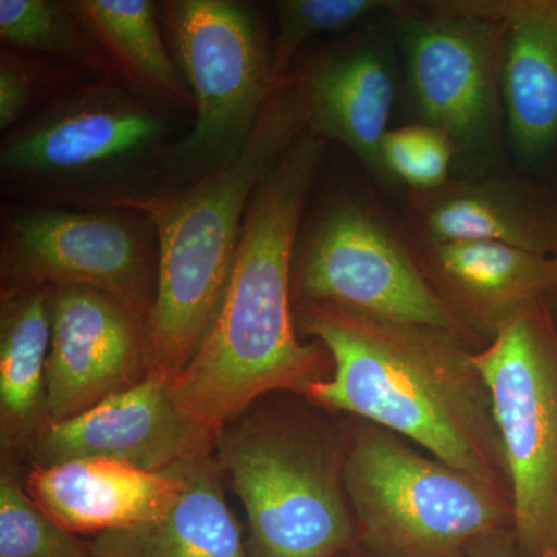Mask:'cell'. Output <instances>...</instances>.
I'll return each instance as SVG.
<instances>
[{
    "label": "cell",
    "mask_w": 557,
    "mask_h": 557,
    "mask_svg": "<svg viewBox=\"0 0 557 557\" xmlns=\"http://www.w3.org/2000/svg\"><path fill=\"white\" fill-rule=\"evenodd\" d=\"M327 141L306 132L249 200L214 322L171 380L178 408L219 434L260 395L309 384L324 346L302 344L293 314V259Z\"/></svg>",
    "instance_id": "1"
},
{
    "label": "cell",
    "mask_w": 557,
    "mask_h": 557,
    "mask_svg": "<svg viewBox=\"0 0 557 557\" xmlns=\"http://www.w3.org/2000/svg\"><path fill=\"white\" fill-rule=\"evenodd\" d=\"M299 327L335 372L304 391L327 408L369 418L431 450L446 467L490 482L485 416L469 355L454 336L319 302H296Z\"/></svg>",
    "instance_id": "2"
},
{
    "label": "cell",
    "mask_w": 557,
    "mask_h": 557,
    "mask_svg": "<svg viewBox=\"0 0 557 557\" xmlns=\"http://www.w3.org/2000/svg\"><path fill=\"white\" fill-rule=\"evenodd\" d=\"M306 132L302 94L288 75L271 94L236 159L124 207L149 215L159 237L149 372L174 380L200 347L228 287L249 200Z\"/></svg>",
    "instance_id": "3"
},
{
    "label": "cell",
    "mask_w": 557,
    "mask_h": 557,
    "mask_svg": "<svg viewBox=\"0 0 557 557\" xmlns=\"http://www.w3.org/2000/svg\"><path fill=\"white\" fill-rule=\"evenodd\" d=\"M182 113L90 79L3 134V196L24 207L116 209L166 188Z\"/></svg>",
    "instance_id": "4"
},
{
    "label": "cell",
    "mask_w": 557,
    "mask_h": 557,
    "mask_svg": "<svg viewBox=\"0 0 557 557\" xmlns=\"http://www.w3.org/2000/svg\"><path fill=\"white\" fill-rule=\"evenodd\" d=\"M387 20L417 123L453 139V175L507 168L504 0H398Z\"/></svg>",
    "instance_id": "5"
},
{
    "label": "cell",
    "mask_w": 557,
    "mask_h": 557,
    "mask_svg": "<svg viewBox=\"0 0 557 557\" xmlns=\"http://www.w3.org/2000/svg\"><path fill=\"white\" fill-rule=\"evenodd\" d=\"M293 299L456 335L461 321L429 281L405 220L361 190H338L306 214Z\"/></svg>",
    "instance_id": "6"
},
{
    "label": "cell",
    "mask_w": 557,
    "mask_h": 557,
    "mask_svg": "<svg viewBox=\"0 0 557 557\" xmlns=\"http://www.w3.org/2000/svg\"><path fill=\"white\" fill-rule=\"evenodd\" d=\"M512 483L519 557H557V322L547 295L509 311L469 355Z\"/></svg>",
    "instance_id": "7"
},
{
    "label": "cell",
    "mask_w": 557,
    "mask_h": 557,
    "mask_svg": "<svg viewBox=\"0 0 557 557\" xmlns=\"http://www.w3.org/2000/svg\"><path fill=\"white\" fill-rule=\"evenodd\" d=\"M159 5L161 25L196 101L193 129L168 161L166 188H172L236 159L276 86L269 33L247 3L170 0Z\"/></svg>",
    "instance_id": "8"
},
{
    "label": "cell",
    "mask_w": 557,
    "mask_h": 557,
    "mask_svg": "<svg viewBox=\"0 0 557 557\" xmlns=\"http://www.w3.org/2000/svg\"><path fill=\"white\" fill-rule=\"evenodd\" d=\"M3 296L47 287L108 293L150 322L159 282V237L137 209L3 205Z\"/></svg>",
    "instance_id": "9"
},
{
    "label": "cell",
    "mask_w": 557,
    "mask_h": 557,
    "mask_svg": "<svg viewBox=\"0 0 557 557\" xmlns=\"http://www.w3.org/2000/svg\"><path fill=\"white\" fill-rule=\"evenodd\" d=\"M346 482L366 537L391 557H456L504 516L487 483L384 438L357 443Z\"/></svg>",
    "instance_id": "10"
},
{
    "label": "cell",
    "mask_w": 557,
    "mask_h": 557,
    "mask_svg": "<svg viewBox=\"0 0 557 557\" xmlns=\"http://www.w3.org/2000/svg\"><path fill=\"white\" fill-rule=\"evenodd\" d=\"M260 557H333L351 539L350 519L332 469L317 450L262 421L220 438Z\"/></svg>",
    "instance_id": "11"
},
{
    "label": "cell",
    "mask_w": 557,
    "mask_h": 557,
    "mask_svg": "<svg viewBox=\"0 0 557 557\" xmlns=\"http://www.w3.org/2000/svg\"><path fill=\"white\" fill-rule=\"evenodd\" d=\"M289 75L299 84L307 132L346 146L370 177L395 189L381 157L392 112L401 89L394 33L355 30L299 54Z\"/></svg>",
    "instance_id": "12"
},
{
    "label": "cell",
    "mask_w": 557,
    "mask_h": 557,
    "mask_svg": "<svg viewBox=\"0 0 557 557\" xmlns=\"http://www.w3.org/2000/svg\"><path fill=\"white\" fill-rule=\"evenodd\" d=\"M50 311L42 406L49 423L134 386L143 366H150L149 321L108 293L50 287Z\"/></svg>",
    "instance_id": "13"
},
{
    "label": "cell",
    "mask_w": 557,
    "mask_h": 557,
    "mask_svg": "<svg viewBox=\"0 0 557 557\" xmlns=\"http://www.w3.org/2000/svg\"><path fill=\"white\" fill-rule=\"evenodd\" d=\"M218 437L178 408L170 379L148 372L78 416L47 424L35 448L42 465L109 458L161 472L208 457Z\"/></svg>",
    "instance_id": "14"
},
{
    "label": "cell",
    "mask_w": 557,
    "mask_h": 557,
    "mask_svg": "<svg viewBox=\"0 0 557 557\" xmlns=\"http://www.w3.org/2000/svg\"><path fill=\"white\" fill-rule=\"evenodd\" d=\"M417 239L487 240L557 258V180L504 170L453 175L440 188L406 194Z\"/></svg>",
    "instance_id": "15"
},
{
    "label": "cell",
    "mask_w": 557,
    "mask_h": 557,
    "mask_svg": "<svg viewBox=\"0 0 557 557\" xmlns=\"http://www.w3.org/2000/svg\"><path fill=\"white\" fill-rule=\"evenodd\" d=\"M183 485L182 465L152 472L109 458L39 465L27 479L28 494L51 519L95 536L160 518Z\"/></svg>",
    "instance_id": "16"
},
{
    "label": "cell",
    "mask_w": 557,
    "mask_h": 557,
    "mask_svg": "<svg viewBox=\"0 0 557 557\" xmlns=\"http://www.w3.org/2000/svg\"><path fill=\"white\" fill-rule=\"evenodd\" d=\"M507 141L534 168L557 156V0H504Z\"/></svg>",
    "instance_id": "17"
},
{
    "label": "cell",
    "mask_w": 557,
    "mask_h": 557,
    "mask_svg": "<svg viewBox=\"0 0 557 557\" xmlns=\"http://www.w3.org/2000/svg\"><path fill=\"white\" fill-rule=\"evenodd\" d=\"M211 457L182 465V493L160 518L106 531L91 557H249Z\"/></svg>",
    "instance_id": "18"
},
{
    "label": "cell",
    "mask_w": 557,
    "mask_h": 557,
    "mask_svg": "<svg viewBox=\"0 0 557 557\" xmlns=\"http://www.w3.org/2000/svg\"><path fill=\"white\" fill-rule=\"evenodd\" d=\"M413 236V234H412ZM416 247L442 299L454 298L496 330L509 311L557 284V258L487 240L429 242Z\"/></svg>",
    "instance_id": "19"
},
{
    "label": "cell",
    "mask_w": 557,
    "mask_h": 557,
    "mask_svg": "<svg viewBox=\"0 0 557 557\" xmlns=\"http://www.w3.org/2000/svg\"><path fill=\"white\" fill-rule=\"evenodd\" d=\"M108 62L110 75L132 94L180 113L196 101L168 51L159 3L149 0H67Z\"/></svg>",
    "instance_id": "20"
},
{
    "label": "cell",
    "mask_w": 557,
    "mask_h": 557,
    "mask_svg": "<svg viewBox=\"0 0 557 557\" xmlns=\"http://www.w3.org/2000/svg\"><path fill=\"white\" fill-rule=\"evenodd\" d=\"M50 341V287L3 300L0 399L14 420H25L44 406Z\"/></svg>",
    "instance_id": "21"
},
{
    "label": "cell",
    "mask_w": 557,
    "mask_h": 557,
    "mask_svg": "<svg viewBox=\"0 0 557 557\" xmlns=\"http://www.w3.org/2000/svg\"><path fill=\"white\" fill-rule=\"evenodd\" d=\"M0 40L3 47L81 70L91 78L113 79L67 0H0Z\"/></svg>",
    "instance_id": "22"
},
{
    "label": "cell",
    "mask_w": 557,
    "mask_h": 557,
    "mask_svg": "<svg viewBox=\"0 0 557 557\" xmlns=\"http://www.w3.org/2000/svg\"><path fill=\"white\" fill-rule=\"evenodd\" d=\"M398 0H278L273 3L276 35L271 40V72L278 86L307 44L322 35L346 33L386 16Z\"/></svg>",
    "instance_id": "23"
},
{
    "label": "cell",
    "mask_w": 557,
    "mask_h": 557,
    "mask_svg": "<svg viewBox=\"0 0 557 557\" xmlns=\"http://www.w3.org/2000/svg\"><path fill=\"white\" fill-rule=\"evenodd\" d=\"M0 557H91L81 541L50 518L9 475L0 482Z\"/></svg>",
    "instance_id": "24"
},
{
    "label": "cell",
    "mask_w": 557,
    "mask_h": 557,
    "mask_svg": "<svg viewBox=\"0 0 557 557\" xmlns=\"http://www.w3.org/2000/svg\"><path fill=\"white\" fill-rule=\"evenodd\" d=\"M90 79L95 78L81 70L0 47V131L5 134L36 110Z\"/></svg>",
    "instance_id": "25"
},
{
    "label": "cell",
    "mask_w": 557,
    "mask_h": 557,
    "mask_svg": "<svg viewBox=\"0 0 557 557\" xmlns=\"http://www.w3.org/2000/svg\"><path fill=\"white\" fill-rule=\"evenodd\" d=\"M381 157L395 189L428 193L446 182L456 168V148L445 131L410 123L387 132Z\"/></svg>",
    "instance_id": "26"
},
{
    "label": "cell",
    "mask_w": 557,
    "mask_h": 557,
    "mask_svg": "<svg viewBox=\"0 0 557 557\" xmlns=\"http://www.w3.org/2000/svg\"><path fill=\"white\" fill-rule=\"evenodd\" d=\"M471 557H519L511 547L500 544H486L480 547Z\"/></svg>",
    "instance_id": "27"
},
{
    "label": "cell",
    "mask_w": 557,
    "mask_h": 557,
    "mask_svg": "<svg viewBox=\"0 0 557 557\" xmlns=\"http://www.w3.org/2000/svg\"><path fill=\"white\" fill-rule=\"evenodd\" d=\"M547 298L548 300H553V302H555V307H557V284L555 285V288L548 293Z\"/></svg>",
    "instance_id": "28"
}]
</instances>
